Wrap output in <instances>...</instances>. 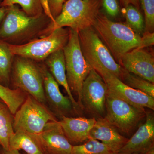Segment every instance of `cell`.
I'll return each instance as SVG.
<instances>
[{
	"mask_svg": "<svg viewBox=\"0 0 154 154\" xmlns=\"http://www.w3.org/2000/svg\"><path fill=\"white\" fill-rule=\"evenodd\" d=\"M93 27L116 62L126 53L140 44L141 36L126 23L113 22L101 13Z\"/></svg>",
	"mask_w": 154,
	"mask_h": 154,
	"instance_id": "cell-1",
	"label": "cell"
},
{
	"mask_svg": "<svg viewBox=\"0 0 154 154\" xmlns=\"http://www.w3.org/2000/svg\"><path fill=\"white\" fill-rule=\"evenodd\" d=\"M102 5V0H67L50 28L49 33L65 27L78 32L93 27Z\"/></svg>",
	"mask_w": 154,
	"mask_h": 154,
	"instance_id": "cell-2",
	"label": "cell"
},
{
	"mask_svg": "<svg viewBox=\"0 0 154 154\" xmlns=\"http://www.w3.org/2000/svg\"><path fill=\"white\" fill-rule=\"evenodd\" d=\"M78 34L83 55L92 69L98 73L106 71L121 80L123 68L116 62L93 27L79 31Z\"/></svg>",
	"mask_w": 154,
	"mask_h": 154,
	"instance_id": "cell-3",
	"label": "cell"
},
{
	"mask_svg": "<svg viewBox=\"0 0 154 154\" xmlns=\"http://www.w3.org/2000/svg\"><path fill=\"white\" fill-rule=\"evenodd\" d=\"M67 80L72 92L78 97V103L83 110L81 102L83 83L92 68L83 55L78 31L70 29L69 39L63 48Z\"/></svg>",
	"mask_w": 154,
	"mask_h": 154,
	"instance_id": "cell-4",
	"label": "cell"
},
{
	"mask_svg": "<svg viewBox=\"0 0 154 154\" xmlns=\"http://www.w3.org/2000/svg\"><path fill=\"white\" fill-rule=\"evenodd\" d=\"M58 121L51 111L30 95L26 96L14 117V131H24L31 134H38L50 121Z\"/></svg>",
	"mask_w": 154,
	"mask_h": 154,
	"instance_id": "cell-5",
	"label": "cell"
},
{
	"mask_svg": "<svg viewBox=\"0 0 154 154\" xmlns=\"http://www.w3.org/2000/svg\"><path fill=\"white\" fill-rule=\"evenodd\" d=\"M69 31L63 28L53 30L44 38L23 45L8 44L13 55L36 60H45L53 53L63 49L69 39Z\"/></svg>",
	"mask_w": 154,
	"mask_h": 154,
	"instance_id": "cell-6",
	"label": "cell"
},
{
	"mask_svg": "<svg viewBox=\"0 0 154 154\" xmlns=\"http://www.w3.org/2000/svg\"><path fill=\"white\" fill-rule=\"evenodd\" d=\"M12 68L14 85L42 104L46 105L41 69L31 60L22 57L16 60Z\"/></svg>",
	"mask_w": 154,
	"mask_h": 154,
	"instance_id": "cell-7",
	"label": "cell"
},
{
	"mask_svg": "<svg viewBox=\"0 0 154 154\" xmlns=\"http://www.w3.org/2000/svg\"><path fill=\"white\" fill-rule=\"evenodd\" d=\"M104 118L121 132L129 134L146 116L145 109L134 107L107 93Z\"/></svg>",
	"mask_w": 154,
	"mask_h": 154,
	"instance_id": "cell-8",
	"label": "cell"
},
{
	"mask_svg": "<svg viewBox=\"0 0 154 154\" xmlns=\"http://www.w3.org/2000/svg\"><path fill=\"white\" fill-rule=\"evenodd\" d=\"M107 88L102 76L92 69L83 83L81 102L83 109L98 119L106 113Z\"/></svg>",
	"mask_w": 154,
	"mask_h": 154,
	"instance_id": "cell-9",
	"label": "cell"
},
{
	"mask_svg": "<svg viewBox=\"0 0 154 154\" xmlns=\"http://www.w3.org/2000/svg\"><path fill=\"white\" fill-rule=\"evenodd\" d=\"M98 73L106 83L108 94L137 108L154 110V98L127 85L108 72L102 71Z\"/></svg>",
	"mask_w": 154,
	"mask_h": 154,
	"instance_id": "cell-10",
	"label": "cell"
},
{
	"mask_svg": "<svg viewBox=\"0 0 154 154\" xmlns=\"http://www.w3.org/2000/svg\"><path fill=\"white\" fill-rule=\"evenodd\" d=\"M30 134V133H29ZM43 154H70L72 145L57 121H50L38 134H31Z\"/></svg>",
	"mask_w": 154,
	"mask_h": 154,
	"instance_id": "cell-11",
	"label": "cell"
},
{
	"mask_svg": "<svg viewBox=\"0 0 154 154\" xmlns=\"http://www.w3.org/2000/svg\"><path fill=\"white\" fill-rule=\"evenodd\" d=\"M40 17L28 16L16 5L8 7L0 25V39L7 42L25 33L36 25Z\"/></svg>",
	"mask_w": 154,
	"mask_h": 154,
	"instance_id": "cell-12",
	"label": "cell"
},
{
	"mask_svg": "<svg viewBox=\"0 0 154 154\" xmlns=\"http://www.w3.org/2000/svg\"><path fill=\"white\" fill-rule=\"evenodd\" d=\"M119 63L127 71L154 84V57L144 48H136L126 53Z\"/></svg>",
	"mask_w": 154,
	"mask_h": 154,
	"instance_id": "cell-13",
	"label": "cell"
},
{
	"mask_svg": "<svg viewBox=\"0 0 154 154\" xmlns=\"http://www.w3.org/2000/svg\"><path fill=\"white\" fill-rule=\"evenodd\" d=\"M146 121L128 140L118 154H146L154 149V117L150 112H146Z\"/></svg>",
	"mask_w": 154,
	"mask_h": 154,
	"instance_id": "cell-14",
	"label": "cell"
},
{
	"mask_svg": "<svg viewBox=\"0 0 154 154\" xmlns=\"http://www.w3.org/2000/svg\"><path fill=\"white\" fill-rule=\"evenodd\" d=\"M43 77V86L46 102L54 113L62 117L68 116L75 111L68 96H63L57 82L49 71L45 67L41 68Z\"/></svg>",
	"mask_w": 154,
	"mask_h": 154,
	"instance_id": "cell-15",
	"label": "cell"
},
{
	"mask_svg": "<svg viewBox=\"0 0 154 154\" xmlns=\"http://www.w3.org/2000/svg\"><path fill=\"white\" fill-rule=\"evenodd\" d=\"M89 139L101 141L113 154H118L128 139L120 134L104 117H101L96 119L89 134Z\"/></svg>",
	"mask_w": 154,
	"mask_h": 154,
	"instance_id": "cell-16",
	"label": "cell"
},
{
	"mask_svg": "<svg viewBox=\"0 0 154 154\" xmlns=\"http://www.w3.org/2000/svg\"><path fill=\"white\" fill-rule=\"evenodd\" d=\"M58 122L71 143H80L87 141L91 130L96 122L95 117H71L62 116Z\"/></svg>",
	"mask_w": 154,
	"mask_h": 154,
	"instance_id": "cell-17",
	"label": "cell"
},
{
	"mask_svg": "<svg viewBox=\"0 0 154 154\" xmlns=\"http://www.w3.org/2000/svg\"><path fill=\"white\" fill-rule=\"evenodd\" d=\"M45 60V64L49 69L50 73L58 85L64 88L72 104L75 111L78 113L80 108L79 104L73 96L68 83L63 49L58 50L53 53L46 58Z\"/></svg>",
	"mask_w": 154,
	"mask_h": 154,
	"instance_id": "cell-18",
	"label": "cell"
},
{
	"mask_svg": "<svg viewBox=\"0 0 154 154\" xmlns=\"http://www.w3.org/2000/svg\"><path fill=\"white\" fill-rule=\"evenodd\" d=\"M9 149L23 150L27 154H43L30 134L21 130L14 131L11 136Z\"/></svg>",
	"mask_w": 154,
	"mask_h": 154,
	"instance_id": "cell-19",
	"label": "cell"
},
{
	"mask_svg": "<svg viewBox=\"0 0 154 154\" xmlns=\"http://www.w3.org/2000/svg\"><path fill=\"white\" fill-rule=\"evenodd\" d=\"M14 117L6 105L0 106V146L9 149L10 138L14 133Z\"/></svg>",
	"mask_w": 154,
	"mask_h": 154,
	"instance_id": "cell-20",
	"label": "cell"
},
{
	"mask_svg": "<svg viewBox=\"0 0 154 154\" xmlns=\"http://www.w3.org/2000/svg\"><path fill=\"white\" fill-rule=\"evenodd\" d=\"M25 92L20 89H11L0 83V99L14 115L26 99Z\"/></svg>",
	"mask_w": 154,
	"mask_h": 154,
	"instance_id": "cell-21",
	"label": "cell"
},
{
	"mask_svg": "<svg viewBox=\"0 0 154 154\" xmlns=\"http://www.w3.org/2000/svg\"><path fill=\"white\" fill-rule=\"evenodd\" d=\"M13 55L8 43L0 39V83L6 87L11 78Z\"/></svg>",
	"mask_w": 154,
	"mask_h": 154,
	"instance_id": "cell-22",
	"label": "cell"
},
{
	"mask_svg": "<svg viewBox=\"0 0 154 154\" xmlns=\"http://www.w3.org/2000/svg\"><path fill=\"white\" fill-rule=\"evenodd\" d=\"M121 81L131 88L138 90L154 98L153 83L129 72L123 68Z\"/></svg>",
	"mask_w": 154,
	"mask_h": 154,
	"instance_id": "cell-23",
	"label": "cell"
},
{
	"mask_svg": "<svg viewBox=\"0 0 154 154\" xmlns=\"http://www.w3.org/2000/svg\"><path fill=\"white\" fill-rule=\"evenodd\" d=\"M70 154H113L99 140L89 139L85 143L73 146Z\"/></svg>",
	"mask_w": 154,
	"mask_h": 154,
	"instance_id": "cell-24",
	"label": "cell"
},
{
	"mask_svg": "<svg viewBox=\"0 0 154 154\" xmlns=\"http://www.w3.org/2000/svg\"><path fill=\"white\" fill-rule=\"evenodd\" d=\"M126 24L136 33L140 35L145 32V23L142 15L138 9L131 5L125 8Z\"/></svg>",
	"mask_w": 154,
	"mask_h": 154,
	"instance_id": "cell-25",
	"label": "cell"
},
{
	"mask_svg": "<svg viewBox=\"0 0 154 154\" xmlns=\"http://www.w3.org/2000/svg\"><path fill=\"white\" fill-rule=\"evenodd\" d=\"M18 5L23 11L30 17H39L42 10L40 0H2L0 7H9Z\"/></svg>",
	"mask_w": 154,
	"mask_h": 154,
	"instance_id": "cell-26",
	"label": "cell"
},
{
	"mask_svg": "<svg viewBox=\"0 0 154 154\" xmlns=\"http://www.w3.org/2000/svg\"><path fill=\"white\" fill-rule=\"evenodd\" d=\"M145 14V31L154 32V0H139Z\"/></svg>",
	"mask_w": 154,
	"mask_h": 154,
	"instance_id": "cell-27",
	"label": "cell"
},
{
	"mask_svg": "<svg viewBox=\"0 0 154 154\" xmlns=\"http://www.w3.org/2000/svg\"><path fill=\"white\" fill-rule=\"evenodd\" d=\"M102 5L105 12L109 16L117 17L120 11L118 0H102Z\"/></svg>",
	"mask_w": 154,
	"mask_h": 154,
	"instance_id": "cell-28",
	"label": "cell"
},
{
	"mask_svg": "<svg viewBox=\"0 0 154 154\" xmlns=\"http://www.w3.org/2000/svg\"><path fill=\"white\" fill-rule=\"evenodd\" d=\"M154 44V32L145 31L143 34L142 36H141L140 44L137 48H145L152 46Z\"/></svg>",
	"mask_w": 154,
	"mask_h": 154,
	"instance_id": "cell-29",
	"label": "cell"
},
{
	"mask_svg": "<svg viewBox=\"0 0 154 154\" xmlns=\"http://www.w3.org/2000/svg\"><path fill=\"white\" fill-rule=\"evenodd\" d=\"M65 1L66 0H48L51 14L54 19L60 14Z\"/></svg>",
	"mask_w": 154,
	"mask_h": 154,
	"instance_id": "cell-30",
	"label": "cell"
},
{
	"mask_svg": "<svg viewBox=\"0 0 154 154\" xmlns=\"http://www.w3.org/2000/svg\"><path fill=\"white\" fill-rule=\"evenodd\" d=\"M40 3L42 9L44 11L45 14L51 19L52 23H54L55 19L51 14L48 0H40Z\"/></svg>",
	"mask_w": 154,
	"mask_h": 154,
	"instance_id": "cell-31",
	"label": "cell"
},
{
	"mask_svg": "<svg viewBox=\"0 0 154 154\" xmlns=\"http://www.w3.org/2000/svg\"><path fill=\"white\" fill-rule=\"evenodd\" d=\"M122 5L125 8L130 5L134 6L135 8L140 9V2L139 0H120Z\"/></svg>",
	"mask_w": 154,
	"mask_h": 154,
	"instance_id": "cell-32",
	"label": "cell"
},
{
	"mask_svg": "<svg viewBox=\"0 0 154 154\" xmlns=\"http://www.w3.org/2000/svg\"><path fill=\"white\" fill-rule=\"evenodd\" d=\"M0 152L2 154H21L19 150L15 149H9L8 150H6L2 148L0 149Z\"/></svg>",
	"mask_w": 154,
	"mask_h": 154,
	"instance_id": "cell-33",
	"label": "cell"
},
{
	"mask_svg": "<svg viewBox=\"0 0 154 154\" xmlns=\"http://www.w3.org/2000/svg\"><path fill=\"white\" fill-rule=\"evenodd\" d=\"M8 10V7H0V25L5 16Z\"/></svg>",
	"mask_w": 154,
	"mask_h": 154,
	"instance_id": "cell-34",
	"label": "cell"
},
{
	"mask_svg": "<svg viewBox=\"0 0 154 154\" xmlns=\"http://www.w3.org/2000/svg\"><path fill=\"white\" fill-rule=\"evenodd\" d=\"M146 154H154V148L152 149Z\"/></svg>",
	"mask_w": 154,
	"mask_h": 154,
	"instance_id": "cell-35",
	"label": "cell"
},
{
	"mask_svg": "<svg viewBox=\"0 0 154 154\" xmlns=\"http://www.w3.org/2000/svg\"><path fill=\"white\" fill-rule=\"evenodd\" d=\"M5 104L3 102V101L2 100H1L0 99V106H3V105H5Z\"/></svg>",
	"mask_w": 154,
	"mask_h": 154,
	"instance_id": "cell-36",
	"label": "cell"
},
{
	"mask_svg": "<svg viewBox=\"0 0 154 154\" xmlns=\"http://www.w3.org/2000/svg\"><path fill=\"white\" fill-rule=\"evenodd\" d=\"M136 154V153H132V154Z\"/></svg>",
	"mask_w": 154,
	"mask_h": 154,
	"instance_id": "cell-37",
	"label": "cell"
},
{
	"mask_svg": "<svg viewBox=\"0 0 154 154\" xmlns=\"http://www.w3.org/2000/svg\"><path fill=\"white\" fill-rule=\"evenodd\" d=\"M2 0H0V5H1V3L2 2Z\"/></svg>",
	"mask_w": 154,
	"mask_h": 154,
	"instance_id": "cell-38",
	"label": "cell"
},
{
	"mask_svg": "<svg viewBox=\"0 0 154 154\" xmlns=\"http://www.w3.org/2000/svg\"><path fill=\"white\" fill-rule=\"evenodd\" d=\"M0 154H2V153H1V152H0Z\"/></svg>",
	"mask_w": 154,
	"mask_h": 154,
	"instance_id": "cell-39",
	"label": "cell"
}]
</instances>
